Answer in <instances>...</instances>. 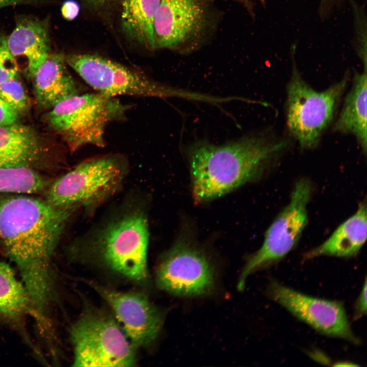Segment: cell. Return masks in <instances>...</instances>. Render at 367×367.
Masks as SVG:
<instances>
[{
  "instance_id": "obj_1",
  "label": "cell",
  "mask_w": 367,
  "mask_h": 367,
  "mask_svg": "<svg viewBox=\"0 0 367 367\" xmlns=\"http://www.w3.org/2000/svg\"><path fill=\"white\" fill-rule=\"evenodd\" d=\"M28 195L0 197V247L18 270L34 317L43 321L55 295L53 253L74 207Z\"/></svg>"
},
{
  "instance_id": "obj_2",
  "label": "cell",
  "mask_w": 367,
  "mask_h": 367,
  "mask_svg": "<svg viewBox=\"0 0 367 367\" xmlns=\"http://www.w3.org/2000/svg\"><path fill=\"white\" fill-rule=\"evenodd\" d=\"M287 144L266 132L221 145L195 140L186 149L195 203L210 201L258 179Z\"/></svg>"
},
{
  "instance_id": "obj_3",
  "label": "cell",
  "mask_w": 367,
  "mask_h": 367,
  "mask_svg": "<svg viewBox=\"0 0 367 367\" xmlns=\"http://www.w3.org/2000/svg\"><path fill=\"white\" fill-rule=\"evenodd\" d=\"M286 87V120L290 135L304 149L317 147L333 119L336 106L347 86L346 74L322 91L313 89L303 78L295 64Z\"/></svg>"
},
{
  "instance_id": "obj_4",
  "label": "cell",
  "mask_w": 367,
  "mask_h": 367,
  "mask_svg": "<svg viewBox=\"0 0 367 367\" xmlns=\"http://www.w3.org/2000/svg\"><path fill=\"white\" fill-rule=\"evenodd\" d=\"M219 18L213 0H161L153 23L155 50L196 51L211 39Z\"/></svg>"
},
{
  "instance_id": "obj_5",
  "label": "cell",
  "mask_w": 367,
  "mask_h": 367,
  "mask_svg": "<svg viewBox=\"0 0 367 367\" xmlns=\"http://www.w3.org/2000/svg\"><path fill=\"white\" fill-rule=\"evenodd\" d=\"M126 110L114 97L100 93L77 94L57 104L47 115L51 127L72 150L87 145L102 147L107 125Z\"/></svg>"
},
{
  "instance_id": "obj_6",
  "label": "cell",
  "mask_w": 367,
  "mask_h": 367,
  "mask_svg": "<svg viewBox=\"0 0 367 367\" xmlns=\"http://www.w3.org/2000/svg\"><path fill=\"white\" fill-rule=\"evenodd\" d=\"M93 241V248L107 267L135 281L146 280L149 228L142 211H128L111 220Z\"/></svg>"
},
{
  "instance_id": "obj_7",
  "label": "cell",
  "mask_w": 367,
  "mask_h": 367,
  "mask_svg": "<svg viewBox=\"0 0 367 367\" xmlns=\"http://www.w3.org/2000/svg\"><path fill=\"white\" fill-rule=\"evenodd\" d=\"M74 366H131L135 347L117 321L97 309L85 310L70 330Z\"/></svg>"
},
{
  "instance_id": "obj_8",
  "label": "cell",
  "mask_w": 367,
  "mask_h": 367,
  "mask_svg": "<svg viewBox=\"0 0 367 367\" xmlns=\"http://www.w3.org/2000/svg\"><path fill=\"white\" fill-rule=\"evenodd\" d=\"M67 64L97 92L114 97L118 95L167 98L179 97L199 100L201 95L176 89L134 71L99 55L70 54Z\"/></svg>"
},
{
  "instance_id": "obj_9",
  "label": "cell",
  "mask_w": 367,
  "mask_h": 367,
  "mask_svg": "<svg viewBox=\"0 0 367 367\" xmlns=\"http://www.w3.org/2000/svg\"><path fill=\"white\" fill-rule=\"evenodd\" d=\"M125 175V167L117 157L88 160L54 181L46 200L61 207L93 206L113 195L120 188Z\"/></svg>"
},
{
  "instance_id": "obj_10",
  "label": "cell",
  "mask_w": 367,
  "mask_h": 367,
  "mask_svg": "<svg viewBox=\"0 0 367 367\" xmlns=\"http://www.w3.org/2000/svg\"><path fill=\"white\" fill-rule=\"evenodd\" d=\"M312 191L310 181L303 178L295 184L287 204L266 231L261 247L249 258L238 284L242 290L251 274L274 265L296 246L307 224V206Z\"/></svg>"
},
{
  "instance_id": "obj_11",
  "label": "cell",
  "mask_w": 367,
  "mask_h": 367,
  "mask_svg": "<svg viewBox=\"0 0 367 367\" xmlns=\"http://www.w3.org/2000/svg\"><path fill=\"white\" fill-rule=\"evenodd\" d=\"M156 282L161 290L180 296H195L214 286V270L204 251L191 239L180 237L160 261Z\"/></svg>"
},
{
  "instance_id": "obj_12",
  "label": "cell",
  "mask_w": 367,
  "mask_h": 367,
  "mask_svg": "<svg viewBox=\"0 0 367 367\" xmlns=\"http://www.w3.org/2000/svg\"><path fill=\"white\" fill-rule=\"evenodd\" d=\"M267 293L270 299L320 333L354 345L360 344L342 302L312 297L274 279L270 281Z\"/></svg>"
},
{
  "instance_id": "obj_13",
  "label": "cell",
  "mask_w": 367,
  "mask_h": 367,
  "mask_svg": "<svg viewBox=\"0 0 367 367\" xmlns=\"http://www.w3.org/2000/svg\"><path fill=\"white\" fill-rule=\"evenodd\" d=\"M109 305L125 334L134 347L154 342L161 331L164 317L146 295L135 292H120L88 281Z\"/></svg>"
},
{
  "instance_id": "obj_14",
  "label": "cell",
  "mask_w": 367,
  "mask_h": 367,
  "mask_svg": "<svg viewBox=\"0 0 367 367\" xmlns=\"http://www.w3.org/2000/svg\"><path fill=\"white\" fill-rule=\"evenodd\" d=\"M49 21L48 18L19 16L14 29L7 37L10 53L16 61L20 59L25 63L29 77H34L51 53Z\"/></svg>"
},
{
  "instance_id": "obj_15",
  "label": "cell",
  "mask_w": 367,
  "mask_h": 367,
  "mask_svg": "<svg viewBox=\"0 0 367 367\" xmlns=\"http://www.w3.org/2000/svg\"><path fill=\"white\" fill-rule=\"evenodd\" d=\"M43 151L31 127L16 123L0 125V168L34 169L40 163Z\"/></svg>"
},
{
  "instance_id": "obj_16",
  "label": "cell",
  "mask_w": 367,
  "mask_h": 367,
  "mask_svg": "<svg viewBox=\"0 0 367 367\" xmlns=\"http://www.w3.org/2000/svg\"><path fill=\"white\" fill-rule=\"evenodd\" d=\"M65 56L51 53L33 78L38 104L52 108L64 99L78 94V87L67 68Z\"/></svg>"
},
{
  "instance_id": "obj_17",
  "label": "cell",
  "mask_w": 367,
  "mask_h": 367,
  "mask_svg": "<svg viewBox=\"0 0 367 367\" xmlns=\"http://www.w3.org/2000/svg\"><path fill=\"white\" fill-rule=\"evenodd\" d=\"M366 235V205L365 201H362L351 217L342 223L326 241L305 253L304 258L354 257L365 242Z\"/></svg>"
},
{
  "instance_id": "obj_18",
  "label": "cell",
  "mask_w": 367,
  "mask_h": 367,
  "mask_svg": "<svg viewBox=\"0 0 367 367\" xmlns=\"http://www.w3.org/2000/svg\"><path fill=\"white\" fill-rule=\"evenodd\" d=\"M366 67L362 72H355L350 90L343 105L333 130L353 135L366 154Z\"/></svg>"
},
{
  "instance_id": "obj_19",
  "label": "cell",
  "mask_w": 367,
  "mask_h": 367,
  "mask_svg": "<svg viewBox=\"0 0 367 367\" xmlns=\"http://www.w3.org/2000/svg\"><path fill=\"white\" fill-rule=\"evenodd\" d=\"M161 0H121V28L129 40L155 50L154 18Z\"/></svg>"
},
{
  "instance_id": "obj_20",
  "label": "cell",
  "mask_w": 367,
  "mask_h": 367,
  "mask_svg": "<svg viewBox=\"0 0 367 367\" xmlns=\"http://www.w3.org/2000/svg\"><path fill=\"white\" fill-rule=\"evenodd\" d=\"M33 313L30 297L22 281L8 264L0 262V320L20 327L24 318Z\"/></svg>"
},
{
  "instance_id": "obj_21",
  "label": "cell",
  "mask_w": 367,
  "mask_h": 367,
  "mask_svg": "<svg viewBox=\"0 0 367 367\" xmlns=\"http://www.w3.org/2000/svg\"><path fill=\"white\" fill-rule=\"evenodd\" d=\"M16 77L0 85V98L18 115L27 110L29 99L22 85Z\"/></svg>"
},
{
  "instance_id": "obj_22",
  "label": "cell",
  "mask_w": 367,
  "mask_h": 367,
  "mask_svg": "<svg viewBox=\"0 0 367 367\" xmlns=\"http://www.w3.org/2000/svg\"><path fill=\"white\" fill-rule=\"evenodd\" d=\"M18 64L10 53L7 44V36L0 35V85L16 77Z\"/></svg>"
},
{
  "instance_id": "obj_23",
  "label": "cell",
  "mask_w": 367,
  "mask_h": 367,
  "mask_svg": "<svg viewBox=\"0 0 367 367\" xmlns=\"http://www.w3.org/2000/svg\"><path fill=\"white\" fill-rule=\"evenodd\" d=\"M366 279L355 303L353 319L358 320L366 313Z\"/></svg>"
},
{
  "instance_id": "obj_24",
  "label": "cell",
  "mask_w": 367,
  "mask_h": 367,
  "mask_svg": "<svg viewBox=\"0 0 367 367\" xmlns=\"http://www.w3.org/2000/svg\"><path fill=\"white\" fill-rule=\"evenodd\" d=\"M87 7L98 14L107 12L115 0H81Z\"/></svg>"
},
{
  "instance_id": "obj_25",
  "label": "cell",
  "mask_w": 367,
  "mask_h": 367,
  "mask_svg": "<svg viewBox=\"0 0 367 367\" xmlns=\"http://www.w3.org/2000/svg\"><path fill=\"white\" fill-rule=\"evenodd\" d=\"M18 115L12 111L0 98V125L16 123Z\"/></svg>"
},
{
  "instance_id": "obj_26",
  "label": "cell",
  "mask_w": 367,
  "mask_h": 367,
  "mask_svg": "<svg viewBox=\"0 0 367 367\" xmlns=\"http://www.w3.org/2000/svg\"><path fill=\"white\" fill-rule=\"evenodd\" d=\"M44 2V0H0V9L11 6L41 4Z\"/></svg>"
},
{
  "instance_id": "obj_27",
  "label": "cell",
  "mask_w": 367,
  "mask_h": 367,
  "mask_svg": "<svg viewBox=\"0 0 367 367\" xmlns=\"http://www.w3.org/2000/svg\"><path fill=\"white\" fill-rule=\"evenodd\" d=\"M78 7L76 4L72 2H66L62 7L63 15L66 18H73L77 14Z\"/></svg>"
},
{
  "instance_id": "obj_28",
  "label": "cell",
  "mask_w": 367,
  "mask_h": 367,
  "mask_svg": "<svg viewBox=\"0 0 367 367\" xmlns=\"http://www.w3.org/2000/svg\"><path fill=\"white\" fill-rule=\"evenodd\" d=\"M311 357L319 362L322 363L329 362V360L327 358L325 354L322 352L318 350H312L309 353Z\"/></svg>"
},
{
  "instance_id": "obj_29",
  "label": "cell",
  "mask_w": 367,
  "mask_h": 367,
  "mask_svg": "<svg viewBox=\"0 0 367 367\" xmlns=\"http://www.w3.org/2000/svg\"><path fill=\"white\" fill-rule=\"evenodd\" d=\"M334 366H358V365L355 364L352 362H348V361H342L336 363L335 364H334Z\"/></svg>"
},
{
  "instance_id": "obj_30",
  "label": "cell",
  "mask_w": 367,
  "mask_h": 367,
  "mask_svg": "<svg viewBox=\"0 0 367 367\" xmlns=\"http://www.w3.org/2000/svg\"><path fill=\"white\" fill-rule=\"evenodd\" d=\"M260 1H261V2H263V0H260Z\"/></svg>"
}]
</instances>
